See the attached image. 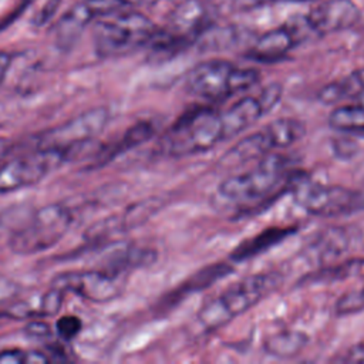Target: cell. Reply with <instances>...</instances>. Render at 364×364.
<instances>
[{
  "mask_svg": "<svg viewBox=\"0 0 364 364\" xmlns=\"http://www.w3.org/2000/svg\"><path fill=\"white\" fill-rule=\"evenodd\" d=\"M361 310H364V287L344 293L334 304V311L337 316H348Z\"/></svg>",
  "mask_w": 364,
  "mask_h": 364,
  "instance_id": "cell-27",
  "label": "cell"
},
{
  "mask_svg": "<svg viewBox=\"0 0 364 364\" xmlns=\"http://www.w3.org/2000/svg\"><path fill=\"white\" fill-rule=\"evenodd\" d=\"M213 18L215 6L210 1L183 0L172 10L168 30L191 43L210 28Z\"/></svg>",
  "mask_w": 364,
  "mask_h": 364,
  "instance_id": "cell-11",
  "label": "cell"
},
{
  "mask_svg": "<svg viewBox=\"0 0 364 364\" xmlns=\"http://www.w3.org/2000/svg\"><path fill=\"white\" fill-rule=\"evenodd\" d=\"M272 149L273 145L270 139L267 138L264 129H260L236 142L232 149L223 156V162L229 165H236L253 159H262L263 156L270 154Z\"/></svg>",
  "mask_w": 364,
  "mask_h": 364,
  "instance_id": "cell-20",
  "label": "cell"
},
{
  "mask_svg": "<svg viewBox=\"0 0 364 364\" xmlns=\"http://www.w3.org/2000/svg\"><path fill=\"white\" fill-rule=\"evenodd\" d=\"M296 200L313 216H338L364 208V196L340 185L307 183L303 179L294 186Z\"/></svg>",
  "mask_w": 364,
  "mask_h": 364,
  "instance_id": "cell-8",
  "label": "cell"
},
{
  "mask_svg": "<svg viewBox=\"0 0 364 364\" xmlns=\"http://www.w3.org/2000/svg\"><path fill=\"white\" fill-rule=\"evenodd\" d=\"M307 334L297 330H286L267 337L263 344V348L269 355L289 358L299 354L307 346Z\"/></svg>",
  "mask_w": 364,
  "mask_h": 364,
  "instance_id": "cell-21",
  "label": "cell"
},
{
  "mask_svg": "<svg viewBox=\"0 0 364 364\" xmlns=\"http://www.w3.org/2000/svg\"><path fill=\"white\" fill-rule=\"evenodd\" d=\"M350 77H351V80H353V82H354V85L357 88V95L360 92H364V68L355 70Z\"/></svg>",
  "mask_w": 364,
  "mask_h": 364,
  "instance_id": "cell-37",
  "label": "cell"
},
{
  "mask_svg": "<svg viewBox=\"0 0 364 364\" xmlns=\"http://www.w3.org/2000/svg\"><path fill=\"white\" fill-rule=\"evenodd\" d=\"M108 122V111L104 107L91 108L70 121L43 132L37 139L40 148H60L74 151L97 136Z\"/></svg>",
  "mask_w": 364,
  "mask_h": 364,
  "instance_id": "cell-10",
  "label": "cell"
},
{
  "mask_svg": "<svg viewBox=\"0 0 364 364\" xmlns=\"http://www.w3.org/2000/svg\"><path fill=\"white\" fill-rule=\"evenodd\" d=\"M355 98L358 100V102H360V104H363V105H364V92H360Z\"/></svg>",
  "mask_w": 364,
  "mask_h": 364,
  "instance_id": "cell-39",
  "label": "cell"
},
{
  "mask_svg": "<svg viewBox=\"0 0 364 364\" xmlns=\"http://www.w3.org/2000/svg\"><path fill=\"white\" fill-rule=\"evenodd\" d=\"M155 31V24L142 13H109L94 24V50L102 58L119 57L146 46Z\"/></svg>",
  "mask_w": 364,
  "mask_h": 364,
  "instance_id": "cell-3",
  "label": "cell"
},
{
  "mask_svg": "<svg viewBox=\"0 0 364 364\" xmlns=\"http://www.w3.org/2000/svg\"><path fill=\"white\" fill-rule=\"evenodd\" d=\"M363 266H364V260L353 259L346 263L331 264V266L323 267L317 272H313V273L307 274L301 282L303 283H330L334 280L336 282L343 280V279H347V277L353 276L354 273H357Z\"/></svg>",
  "mask_w": 364,
  "mask_h": 364,
  "instance_id": "cell-25",
  "label": "cell"
},
{
  "mask_svg": "<svg viewBox=\"0 0 364 364\" xmlns=\"http://www.w3.org/2000/svg\"><path fill=\"white\" fill-rule=\"evenodd\" d=\"M233 272V266L226 262H218L209 266L202 267L196 273H193L191 277H188L179 287L175 290L171 296L173 301H178L179 299L185 297L186 294L195 293V291H202L208 287H210L213 283L225 279Z\"/></svg>",
  "mask_w": 364,
  "mask_h": 364,
  "instance_id": "cell-19",
  "label": "cell"
},
{
  "mask_svg": "<svg viewBox=\"0 0 364 364\" xmlns=\"http://www.w3.org/2000/svg\"><path fill=\"white\" fill-rule=\"evenodd\" d=\"M303 179L301 175L290 171L287 159L280 155L267 154L257 165L247 172L232 175L220 182L219 195L237 205H266L280 193Z\"/></svg>",
  "mask_w": 364,
  "mask_h": 364,
  "instance_id": "cell-1",
  "label": "cell"
},
{
  "mask_svg": "<svg viewBox=\"0 0 364 364\" xmlns=\"http://www.w3.org/2000/svg\"><path fill=\"white\" fill-rule=\"evenodd\" d=\"M61 4V0H47L46 4L37 11V14L33 18V24L36 27H41L44 24H47L57 13L58 7Z\"/></svg>",
  "mask_w": 364,
  "mask_h": 364,
  "instance_id": "cell-30",
  "label": "cell"
},
{
  "mask_svg": "<svg viewBox=\"0 0 364 364\" xmlns=\"http://www.w3.org/2000/svg\"><path fill=\"white\" fill-rule=\"evenodd\" d=\"M259 78L255 68H240L225 60H208L189 70L185 84L196 97L218 100L250 88Z\"/></svg>",
  "mask_w": 364,
  "mask_h": 364,
  "instance_id": "cell-5",
  "label": "cell"
},
{
  "mask_svg": "<svg viewBox=\"0 0 364 364\" xmlns=\"http://www.w3.org/2000/svg\"><path fill=\"white\" fill-rule=\"evenodd\" d=\"M297 40L291 28L284 24L276 28H272L256 38L247 55L252 60L272 63L283 58L294 46Z\"/></svg>",
  "mask_w": 364,
  "mask_h": 364,
  "instance_id": "cell-13",
  "label": "cell"
},
{
  "mask_svg": "<svg viewBox=\"0 0 364 364\" xmlns=\"http://www.w3.org/2000/svg\"><path fill=\"white\" fill-rule=\"evenodd\" d=\"M73 216L63 205H47L36 210L31 219L16 230L9 245L14 253L33 255L53 247L70 229Z\"/></svg>",
  "mask_w": 364,
  "mask_h": 364,
  "instance_id": "cell-6",
  "label": "cell"
},
{
  "mask_svg": "<svg viewBox=\"0 0 364 364\" xmlns=\"http://www.w3.org/2000/svg\"><path fill=\"white\" fill-rule=\"evenodd\" d=\"M127 273L105 267L88 272H68L57 276L53 280V286L94 303H107L121 296L127 286Z\"/></svg>",
  "mask_w": 364,
  "mask_h": 364,
  "instance_id": "cell-9",
  "label": "cell"
},
{
  "mask_svg": "<svg viewBox=\"0 0 364 364\" xmlns=\"http://www.w3.org/2000/svg\"><path fill=\"white\" fill-rule=\"evenodd\" d=\"M26 334L30 336V337H34V338H43V337H48L50 336V326L44 321H40V320H34L31 321L30 324L26 326L24 328Z\"/></svg>",
  "mask_w": 364,
  "mask_h": 364,
  "instance_id": "cell-32",
  "label": "cell"
},
{
  "mask_svg": "<svg viewBox=\"0 0 364 364\" xmlns=\"http://www.w3.org/2000/svg\"><path fill=\"white\" fill-rule=\"evenodd\" d=\"M355 95H357V88L351 77L344 78L341 81L330 82L318 91V100L326 104H334L346 98H355Z\"/></svg>",
  "mask_w": 364,
  "mask_h": 364,
  "instance_id": "cell-26",
  "label": "cell"
},
{
  "mask_svg": "<svg viewBox=\"0 0 364 364\" xmlns=\"http://www.w3.org/2000/svg\"><path fill=\"white\" fill-rule=\"evenodd\" d=\"M343 361L347 363H364V343L353 346L346 355L343 357Z\"/></svg>",
  "mask_w": 364,
  "mask_h": 364,
  "instance_id": "cell-34",
  "label": "cell"
},
{
  "mask_svg": "<svg viewBox=\"0 0 364 364\" xmlns=\"http://www.w3.org/2000/svg\"><path fill=\"white\" fill-rule=\"evenodd\" d=\"M71 151L60 148H34L0 165V193H9L38 183L51 171L70 159Z\"/></svg>",
  "mask_w": 364,
  "mask_h": 364,
  "instance_id": "cell-7",
  "label": "cell"
},
{
  "mask_svg": "<svg viewBox=\"0 0 364 364\" xmlns=\"http://www.w3.org/2000/svg\"><path fill=\"white\" fill-rule=\"evenodd\" d=\"M124 4L127 6H148V4H154L158 0H122Z\"/></svg>",
  "mask_w": 364,
  "mask_h": 364,
  "instance_id": "cell-38",
  "label": "cell"
},
{
  "mask_svg": "<svg viewBox=\"0 0 364 364\" xmlns=\"http://www.w3.org/2000/svg\"><path fill=\"white\" fill-rule=\"evenodd\" d=\"M220 141H223L220 112L199 107L179 117L164 138L162 148L171 156H185L209 151Z\"/></svg>",
  "mask_w": 364,
  "mask_h": 364,
  "instance_id": "cell-4",
  "label": "cell"
},
{
  "mask_svg": "<svg viewBox=\"0 0 364 364\" xmlns=\"http://www.w3.org/2000/svg\"><path fill=\"white\" fill-rule=\"evenodd\" d=\"M30 3H31V0H24V1H21V3L18 4V7L13 11V14L7 16V18H4V20L0 23V31H1V30H4V28H6L11 21H14V20L20 16V13H21V11H24V10L30 6Z\"/></svg>",
  "mask_w": 364,
  "mask_h": 364,
  "instance_id": "cell-35",
  "label": "cell"
},
{
  "mask_svg": "<svg viewBox=\"0 0 364 364\" xmlns=\"http://www.w3.org/2000/svg\"><path fill=\"white\" fill-rule=\"evenodd\" d=\"M82 323L77 316H63L55 323L57 334L64 341H71L81 331Z\"/></svg>",
  "mask_w": 364,
  "mask_h": 364,
  "instance_id": "cell-28",
  "label": "cell"
},
{
  "mask_svg": "<svg viewBox=\"0 0 364 364\" xmlns=\"http://www.w3.org/2000/svg\"><path fill=\"white\" fill-rule=\"evenodd\" d=\"M297 232L296 226H272L260 233L245 239L240 242L230 253V260L235 263H240L245 260H249L255 256L262 255L263 252L272 249L273 246L282 243L289 236L294 235Z\"/></svg>",
  "mask_w": 364,
  "mask_h": 364,
  "instance_id": "cell-16",
  "label": "cell"
},
{
  "mask_svg": "<svg viewBox=\"0 0 364 364\" xmlns=\"http://www.w3.org/2000/svg\"><path fill=\"white\" fill-rule=\"evenodd\" d=\"M331 128L343 132H361L364 131V105L347 104L336 107L328 115Z\"/></svg>",
  "mask_w": 364,
  "mask_h": 364,
  "instance_id": "cell-24",
  "label": "cell"
},
{
  "mask_svg": "<svg viewBox=\"0 0 364 364\" xmlns=\"http://www.w3.org/2000/svg\"><path fill=\"white\" fill-rule=\"evenodd\" d=\"M10 64H11V54L6 51H0V82L4 80Z\"/></svg>",
  "mask_w": 364,
  "mask_h": 364,
  "instance_id": "cell-36",
  "label": "cell"
},
{
  "mask_svg": "<svg viewBox=\"0 0 364 364\" xmlns=\"http://www.w3.org/2000/svg\"><path fill=\"white\" fill-rule=\"evenodd\" d=\"M94 17L95 14L92 13L87 0L73 6L55 24V46L63 51L71 50L80 38V36L82 34L84 28L90 24V21Z\"/></svg>",
  "mask_w": 364,
  "mask_h": 364,
  "instance_id": "cell-15",
  "label": "cell"
},
{
  "mask_svg": "<svg viewBox=\"0 0 364 364\" xmlns=\"http://www.w3.org/2000/svg\"><path fill=\"white\" fill-rule=\"evenodd\" d=\"M63 294L64 291L51 287L40 296L30 297L27 300H21L16 303L9 314L16 318H38V317H51L55 316L63 304Z\"/></svg>",
  "mask_w": 364,
  "mask_h": 364,
  "instance_id": "cell-18",
  "label": "cell"
},
{
  "mask_svg": "<svg viewBox=\"0 0 364 364\" xmlns=\"http://www.w3.org/2000/svg\"><path fill=\"white\" fill-rule=\"evenodd\" d=\"M348 242V235L343 228H330L316 237L311 243V252L320 260H331L347 250Z\"/></svg>",
  "mask_w": 364,
  "mask_h": 364,
  "instance_id": "cell-23",
  "label": "cell"
},
{
  "mask_svg": "<svg viewBox=\"0 0 364 364\" xmlns=\"http://www.w3.org/2000/svg\"><path fill=\"white\" fill-rule=\"evenodd\" d=\"M154 134H155V127L152 122L141 121V122L134 124L124 132V135L118 141L101 148L97 152V155L94 158V164L90 165V168H101V166L107 165L118 155L146 142Z\"/></svg>",
  "mask_w": 364,
  "mask_h": 364,
  "instance_id": "cell-17",
  "label": "cell"
},
{
  "mask_svg": "<svg viewBox=\"0 0 364 364\" xmlns=\"http://www.w3.org/2000/svg\"><path fill=\"white\" fill-rule=\"evenodd\" d=\"M282 92H283V91H282V85H280V84H276V82L269 84L267 87H264V88L260 91V94L257 95V100H259V102H260V105H262L264 114L269 112V111L279 102V100H280V97H282Z\"/></svg>",
  "mask_w": 364,
  "mask_h": 364,
  "instance_id": "cell-29",
  "label": "cell"
},
{
  "mask_svg": "<svg viewBox=\"0 0 364 364\" xmlns=\"http://www.w3.org/2000/svg\"><path fill=\"white\" fill-rule=\"evenodd\" d=\"M274 1H306V0H233V6L237 10H249V9L262 7L267 3H274Z\"/></svg>",
  "mask_w": 364,
  "mask_h": 364,
  "instance_id": "cell-33",
  "label": "cell"
},
{
  "mask_svg": "<svg viewBox=\"0 0 364 364\" xmlns=\"http://www.w3.org/2000/svg\"><path fill=\"white\" fill-rule=\"evenodd\" d=\"M263 129L270 139L273 148H286L301 139L306 134L304 122L296 118L274 119L269 122V125Z\"/></svg>",
  "mask_w": 364,
  "mask_h": 364,
  "instance_id": "cell-22",
  "label": "cell"
},
{
  "mask_svg": "<svg viewBox=\"0 0 364 364\" xmlns=\"http://www.w3.org/2000/svg\"><path fill=\"white\" fill-rule=\"evenodd\" d=\"M279 282L280 276L274 272L250 274L242 279L199 310V323L210 331L225 326L273 291Z\"/></svg>",
  "mask_w": 364,
  "mask_h": 364,
  "instance_id": "cell-2",
  "label": "cell"
},
{
  "mask_svg": "<svg viewBox=\"0 0 364 364\" xmlns=\"http://www.w3.org/2000/svg\"><path fill=\"white\" fill-rule=\"evenodd\" d=\"M316 34H330L353 27L360 20V10L353 0H324L306 16Z\"/></svg>",
  "mask_w": 364,
  "mask_h": 364,
  "instance_id": "cell-12",
  "label": "cell"
},
{
  "mask_svg": "<svg viewBox=\"0 0 364 364\" xmlns=\"http://www.w3.org/2000/svg\"><path fill=\"white\" fill-rule=\"evenodd\" d=\"M27 363V351L20 348H10L0 351V364H23Z\"/></svg>",
  "mask_w": 364,
  "mask_h": 364,
  "instance_id": "cell-31",
  "label": "cell"
},
{
  "mask_svg": "<svg viewBox=\"0 0 364 364\" xmlns=\"http://www.w3.org/2000/svg\"><path fill=\"white\" fill-rule=\"evenodd\" d=\"M264 115V111L257 100V97H243L230 105L226 111L220 112V122L223 131V139L239 135L256 121Z\"/></svg>",
  "mask_w": 364,
  "mask_h": 364,
  "instance_id": "cell-14",
  "label": "cell"
}]
</instances>
